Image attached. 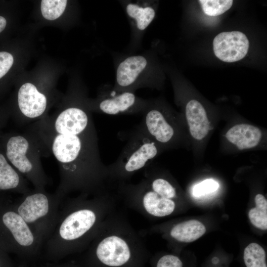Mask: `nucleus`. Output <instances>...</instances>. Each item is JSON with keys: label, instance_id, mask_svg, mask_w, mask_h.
<instances>
[{"label": "nucleus", "instance_id": "obj_1", "mask_svg": "<svg viewBox=\"0 0 267 267\" xmlns=\"http://www.w3.org/2000/svg\"><path fill=\"white\" fill-rule=\"evenodd\" d=\"M29 131L42 153H51L57 162L60 181L55 192L62 198L74 192L89 195L109 192L97 133L85 109L72 106L52 119L44 117Z\"/></svg>", "mask_w": 267, "mask_h": 267}, {"label": "nucleus", "instance_id": "obj_2", "mask_svg": "<svg viewBox=\"0 0 267 267\" xmlns=\"http://www.w3.org/2000/svg\"><path fill=\"white\" fill-rule=\"evenodd\" d=\"M117 196L110 192L96 195L79 194L60 208L55 226L44 244V256L56 262L82 253L106 218L116 210Z\"/></svg>", "mask_w": 267, "mask_h": 267}, {"label": "nucleus", "instance_id": "obj_3", "mask_svg": "<svg viewBox=\"0 0 267 267\" xmlns=\"http://www.w3.org/2000/svg\"><path fill=\"white\" fill-rule=\"evenodd\" d=\"M81 267H145L148 253L139 233L115 210L83 251Z\"/></svg>", "mask_w": 267, "mask_h": 267}, {"label": "nucleus", "instance_id": "obj_4", "mask_svg": "<svg viewBox=\"0 0 267 267\" xmlns=\"http://www.w3.org/2000/svg\"><path fill=\"white\" fill-rule=\"evenodd\" d=\"M117 184L118 196L124 204L146 218L168 216L176 209V197L163 189L160 176L151 169H144L143 177L137 183Z\"/></svg>", "mask_w": 267, "mask_h": 267}, {"label": "nucleus", "instance_id": "obj_5", "mask_svg": "<svg viewBox=\"0 0 267 267\" xmlns=\"http://www.w3.org/2000/svg\"><path fill=\"white\" fill-rule=\"evenodd\" d=\"M0 142L11 165L35 189H45L49 179L42 166V150L32 133L0 134Z\"/></svg>", "mask_w": 267, "mask_h": 267}, {"label": "nucleus", "instance_id": "obj_6", "mask_svg": "<svg viewBox=\"0 0 267 267\" xmlns=\"http://www.w3.org/2000/svg\"><path fill=\"white\" fill-rule=\"evenodd\" d=\"M127 141L117 159L107 165L109 183L127 182L145 169L159 153L160 146L138 125L128 133Z\"/></svg>", "mask_w": 267, "mask_h": 267}, {"label": "nucleus", "instance_id": "obj_7", "mask_svg": "<svg viewBox=\"0 0 267 267\" xmlns=\"http://www.w3.org/2000/svg\"><path fill=\"white\" fill-rule=\"evenodd\" d=\"M63 200L55 192L35 188L23 195L13 208L44 245L55 226Z\"/></svg>", "mask_w": 267, "mask_h": 267}, {"label": "nucleus", "instance_id": "obj_8", "mask_svg": "<svg viewBox=\"0 0 267 267\" xmlns=\"http://www.w3.org/2000/svg\"><path fill=\"white\" fill-rule=\"evenodd\" d=\"M0 238L8 249L25 259L37 256L43 245L13 207L0 211Z\"/></svg>", "mask_w": 267, "mask_h": 267}, {"label": "nucleus", "instance_id": "obj_9", "mask_svg": "<svg viewBox=\"0 0 267 267\" xmlns=\"http://www.w3.org/2000/svg\"><path fill=\"white\" fill-rule=\"evenodd\" d=\"M150 102L131 91L115 90L101 94L92 104L91 109L111 115L143 113Z\"/></svg>", "mask_w": 267, "mask_h": 267}, {"label": "nucleus", "instance_id": "obj_10", "mask_svg": "<svg viewBox=\"0 0 267 267\" xmlns=\"http://www.w3.org/2000/svg\"><path fill=\"white\" fill-rule=\"evenodd\" d=\"M168 113L150 102L143 113L141 122L138 124L159 146L170 144L175 138L176 128Z\"/></svg>", "mask_w": 267, "mask_h": 267}, {"label": "nucleus", "instance_id": "obj_11", "mask_svg": "<svg viewBox=\"0 0 267 267\" xmlns=\"http://www.w3.org/2000/svg\"><path fill=\"white\" fill-rule=\"evenodd\" d=\"M148 61L142 55L129 56L121 61L116 70V86L118 91H134L146 86L142 78L146 73Z\"/></svg>", "mask_w": 267, "mask_h": 267}, {"label": "nucleus", "instance_id": "obj_12", "mask_svg": "<svg viewBox=\"0 0 267 267\" xmlns=\"http://www.w3.org/2000/svg\"><path fill=\"white\" fill-rule=\"evenodd\" d=\"M216 56L225 62H236L243 59L248 52L249 42L240 31L224 32L218 34L213 42Z\"/></svg>", "mask_w": 267, "mask_h": 267}, {"label": "nucleus", "instance_id": "obj_13", "mask_svg": "<svg viewBox=\"0 0 267 267\" xmlns=\"http://www.w3.org/2000/svg\"><path fill=\"white\" fill-rule=\"evenodd\" d=\"M17 102L20 113L24 119L23 123H27L43 118L47 101L45 95L34 85L26 83L18 91Z\"/></svg>", "mask_w": 267, "mask_h": 267}, {"label": "nucleus", "instance_id": "obj_14", "mask_svg": "<svg viewBox=\"0 0 267 267\" xmlns=\"http://www.w3.org/2000/svg\"><path fill=\"white\" fill-rule=\"evenodd\" d=\"M0 190H12L23 195L31 190L26 178L9 163L0 142Z\"/></svg>", "mask_w": 267, "mask_h": 267}, {"label": "nucleus", "instance_id": "obj_15", "mask_svg": "<svg viewBox=\"0 0 267 267\" xmlns=\"http://www.w3.org/2000/svg\"><path fill=\"white\" fill-rule=\"evenodd\" d=\"M185 116L191 136L196 140L204 138L208 133L210 123L201 103L194 99L189 101L185 106Z\"/></svg>", "mask_w": 267, "mask_h": 267}, {"label": "nucleus", "instance_id": "obj_16", "mask_svg": "<svg viewBox=\"0 0 267 267\" xmlns=\"http://www.w3.org/2000/svg\"><path fill=\"white\" fill-rule=\"evenodd\" d=\"M262 136V132L258 128L247 124L236 125L229 129L225 134L228 141L241 150L257 146Z\"/></svg>", "mask_w": 267, "mask_h": 267}, {"label": "nucleus", "instance_id": "obj_17", "mask_svg": "<svg viewBox=\"0 0 267 267\" xmlns=\"http://www.w3.org/2000/svg\"><path fill=\"white\" fill-rule=\"evenodd\" d=\"M205 225L200 222L191 220L178 222L170 228V237L174 240L183 243L193 242L201 237L206 232Z\"/></svg>", "mask_w": 267, "mask_h": 267}, {"label": "nucleus", "instance_id": "obj_18", "mask_svg": "<svg viewBox=\"0 0 267 267\" xmlns=\"http://www.w3.org/2000/svg\"><path fill=\"white\" fill-rule=\"evenodd\" d=\"M126 12L130 17L134 19L136 27L144 30L149 25L155 16V10L149 6H141L129 3L126 6Z\"/></svg>", "mask_w": 267, "mask_h": 267}, {"label": "nucleus", "instance_id": "obj_19", "mask_svg": "<svg viewBox=\"0 0 267 267\" xmlns=\"http://www.w3.org/2000/svg\"><path fill=\"white\" fill-rule=\"evenodd\" d=\"M255 201L256 207L249 211V218L255 226L262 230H267V200L263 195L258 194L255 198Z\"/></svg>", "mask_w": 267, "mask_h": 267}, {"label": "nucleus", "instance_id": "obj_20", "mask_svg": "<svg viewBox=\"0 0 267 267\" xmlns=\"http://www.w3.org/2000/svg\"><path fill=\"white\" fill-rule=\"evenodd\" d=\"M266 252L256 243L249 244L244 249V262L246 267H267Z\"/></svg>", "mask_w": 267, "mask_h": 267}, {"label": "nucleus", "instance_id": "obj_21", "mask_svg": "<svg viewBox=\"0 0 267 267\" xmlns=\"http://www.w3.org/2000/svg\"><path fill=\"white\" fill-rule=\"evenodd\" d=\"M67 3L66 0H42L41 8L43 17L48 20L58 18L64 12Z\"/></svg>", "mask_w": 267, "mask_h": 267}, {"label": "nucleus", "instance_id": "obj_22", "mask_svg": "<svg viewBox=\"0 0 267 267\" xmlns=\"http://www.w3.org/2000/svg\"><path fill=\"white\" fill-rule=\"evenodd\" d=\"M204 12L211 16H216L227 11L232 5V0H200Z\"/></svg>", "mask_w": 267, "mask_h": 267}, {"label": "nucleus", "instance_id": "obj_23", "mask_svg": "<svg viewBox=\"0 0 267 267\" xmlns=\"http://www.w3.org/2000/svg\"><path fill=\"white\" fill-rule=\"evenodd\" d=\"M219 186V184L216 180L213 179H205L193 187L192 193L195 198H199L213 193Z\"/></svg>", "mask_w": 267, "mask_h": 267}, {"label": "nucleus", "instance_id": "obj_24", "mask_svg": "<svg viewBox=\"0 0 267 267\" xmlns=\"http://www.w3.org/2000/svg\"><path fill=\"white\" fill-rule=\"evenodd\" d=\"M152 267H183V263L178 257L165 254L158 258L152 264Z\"/></svg>", "mask_w": 267, "mask_h": 267}, {"label": "nucleus", "instance_id": "obj_25", "mask_svg": "<svg viewBox=\"0 0 267 267\" xmlns=\"http://www.w3.org/2000/svg\"><path fill=\"white\" fill-rule=\"evenodd\" d=\"M13 62V56L11 53L0 51V80L8 72Z\"/></svg>", "mask_w": 267, "mask_h": 267}, {"label": "nucleus", "instance_id": "obj_26", "mask_svg": "<svg viewBox=\"0 0 267 267\" xmlns=\"http://www.w3.org/2000/svg\"><path fill=\"white\" fill-rule=\"evenodd\" d=\"M9 117V114L3 110L0 109V132L6 126L8 121Z\"/></svg>", "mask_w": 267, "mask_h": 267}, {"label": "nucleus", "instance_id": "obj_27", "mask_svg": "<svg viewBox=\"0 0 267 267\" xmlns=\"http://www.w3.org/2000/svg\"><path fill=\"white\" fill-rule=\"evenodd\" d=\"M42 267H81L77 263L70 262L63 264L49 263Z\"/></svg>", "mask_w": 267, "mask_h": 267}, {"label": "nucleus", "instance_id": "obj_28", "mask_svg": "<svg viewBox=\"0 0 267 267\" xmlns=\"http://www.w3.org/2000/svg\"><path fill=\"white\" fill-rule=\"evenodd\" d=\"M6 24L7 22L6 19L4 17L0 16V33L4 30Z\"/></svg>", "mask_w": 267, "mask_h": 267}, {"label": "nucleus", "instance_id": "obj_29", "mask_svg": "<svg viewBox=\"0 0 267 267\" xmlns=\"http://www.w3.org/2000/svg\"><path fill=\"white\" fill-rule=\"evenodd\" d=\"M3 255H0V267H10L9 265L4 264Z\"/></svg>", "mask_w": 267, "mask_h": 267}, {"label": "nucleus", "instance_id": "obj_30", "mask_svg": "<svg viewBox=\"0 0 267 267\" xmlns=\"http://www.w3.org/2000/svg\"><path fill=\"white\" fill-rule=\"evenodd\" d=\"M212 262L214 264H217L219 262V259L217 257H214L212 259Z\"/></svg>", "mask_w": 267, "mask_h": 267}, {"label": "nucleus", "instance_id": "obj_31", "mask_svg": "<svg viewBox=\"0 0 267 267\" xmlns=\"http://www.w3.org/2000/svg\"><path fill=\"white\" fill-rule=\"evenodd\" d=\"M19 267H28L25 265H21V266H20Z\"/></svg>", "mask_w": 267, "mask_h": 267}]
</instances>
